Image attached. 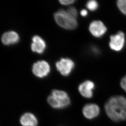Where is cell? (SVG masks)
<instances>
[{
    "label": "cell",
    "instance_id": "2",
    "mask_svg": "<svg viewBox=\"0 0 126 126\" xmlns=\"http://www.w3.org/2000/svg\"><path fill=\"white\" fill-rule=\"evenodd\" d=\"M49 104L54 108L61 109L68 106L70 104V99L65 92L54 90L51 95L48 98Z\"/></svg>",
    "mask_w": 126,
    "mask_h": 126
},
{
    "label": "cell",
    "instance_id": "10",
    "mask_svg": "<svg viewBox=\"0 0 126 126\" xmlns=\"http://www.w3.org/2000/svg\"><path fill=\"white\" fill-rule=\"evenodd\" d=\"M31 49L32 51L38 54L43 52L46 48V44L44 40L38 36H35L32 38Z\"/></svg>",
    "mask_w": 126,
    "mask_h": 126
},
{
    "label": "cell",
    "instance_id": "3",
    "mask_svg": "<svg viewBox=\"0 0 126 126\" xmlns=\"http://www.w3.org/2000/svg\"><path fill=\"white\" fill-rule=\"evenodd\" d=\"M54 17L57 24L67 30H74L77 27L76 18L67 13V11L60 10L54 14Z\"/></svg>",
    "mask_w": 126,
    "mask_h": 126
},
{
    "label": "cell",
    "instance_id": "14",
    "mask_svg": "<svg viewBox=\"0 0 126 126\" xmlns=\"http://www.w3.org/2000/svg\"><path fill=\"white\" fill-rule=\"evenodd\" d=\"M87 8L90 11H94L97 10L98 7V2L94 0H91L88 1L86 4Z\"/></svg>",
    "mask_w": 126,
    "mask_h": 126
},
{
    "label": "cell",
    "instance_id": "16",
    "mask_svg": "<svg viewBox=\"0 0 126 126\" xmlns=\"http://www.w3.org/2000/svg\"><path fill=\"white\" fill-rule=\"evenodd\" d=\"M120 86L126 92V75L121 80Z\"/></svg>",
    "mask_w": 126,
    "mask_h": 126
},
{
    "label": "cell",
    "instance_id": "1",
    "mask_svg": "<svg viewBox=\"0 0 126 126\" xmlns=\"http://www.w3.org/2000/svg\"><path fill=\"white\" fill-rule=\"evenodd\" d=\"M105 110L108 116L115 122L126 120V98L116 95L109 99L105 104Z\"/></svg>",
    "mask_w": 126,
    "mask_h": 126
},
{
    "label": "cell",
    "instance_id": "8",
    "mask_svg": "<svg viewBox=\"0 0 126 126\" xmlns=\"http://www.w3.org/2000/svg\"><path fill=\"white\" fill-rule=\"evenodd\" d=\"M95 88V84L92 81L87 80L80 84L79 87L80 94L86 98H91L93 95V90Z\"/></svg>",
    "mask_w": 126,
    "mask_h": 126
},
{
    "label": "cell",
    "instance_id": "9",
    "mask_svg": "<svg viewBox=\"0 0 126 126\" xmlns=\"http://www.w3.org/2000/svg\"><path fill=\"white\" fill-rule=\"evenodd\" d=\"M100 108L95 104H89L84 107L82 112L86 118L92 119L96 117L100 113Z\"/></svg>",
    "mask_w": 126,
    "mask_h": 126
},
{
    "label": "cell",
    "instance_id": "4",
    "mask_svg": "<svg viewBox=\"0 0 126 126\" xmlns=\"http://www.w3.org/2000/svg\"><path fill=\"white\" fill-rule=\"evenodd\" d=\"M125 43V35L122 31H119L116 34L110 36L109 46L114 51H121L124 48Z\"/></svg>",
    "mask_w": 126,
    "mask_h": 126
},
{
    "label": "cell",
    "instance_id": "13",
    "mask_svg": "<svg viewBox=\"0 0 126 126\" xmlns=\"http://www.w3.org/2000/svg\"><path fill=\"white\" fill-rule=\"evenodd\" d=\"M116 4L120 11L126 15V0H119L117 1Z\"/></svg>",
    "mask_w": 126,
    "mask_h": 126
},
{
    "label": "cell",
    "instance_id": "11",
    "mask_svg": "<svg viewBox=\"0 0 126 126\" xmlns=\"http://www.w3.org/2000/svg\"><path fill=\"white\" fill-rule=\"evenodd\" d=\"M19 41V35L14 31H9L5 32L1 37V41L5 45H10L15 44Z\"/></svg>",
    "mask_w": 126,
    "mask_h": 126
},
{
    "label": "cell",
    "instance_id": "17",
    "mask_svg": "<svg viewBox=\"0 0 126 126\" xmlns=\"http://www.w3.org/2000/svg\"><path fill=\"white\" fill-rule=\"evenodd\" d=\"M75 2L74 0H59V2L63 5H67L73 3Z\"/></svg>",
    "mask_w": 126,
    "mask_h": 126
},
{
    "label": "cell",
    "instance_id": "12",
    "mask_svg": "<svg viewBox=\"0 0 126 126\" xmlns=\"http://www.w3.org/2000/svg\"><path fill=\"white\" fill-rule=\"evenodd\" d=\"M20 122L23 126H37L38 125L36 118L31 113H26L22 115Z\"/></svg>",
    "mask_w": 126,
    "mask_h": 126
},
{
    "label": "cell",
    "instance_id": "6",
    "mask_svg": "<svg viewBox=\"0 0 126 126\" xmlns=\"http://www.w3.org/2000/svg\"><path fill=\"white\" fill-rule=\"evenodd\" d=\"M32 71L36 76L39 78L44 77L49 72L50 66L47 62L45 61H39L34 63Z\"/></svg>",
    "mask_w": 126,
    "mask_h": 126
},
{
    "label": "cell",
    "instance_id": "7",
    "mask_svg": "<svg viewBox=\"0 0 126 126\" xmlns=\"http://www.w3.org/2000/svg\"><path fill=\"white\" fill-rule=\"evenodd\" d=\"M89 32L94 37L101 38L106 33L107 28L100 20H94L89 26Z\"/></svg>",
    "mask_w": 126,
    "mask_h": 126
},
{
    "label": "cell",
    "instance_id": "5",
    "mask_svg": "<svg viewBox=\"0 0 126 126\" xmlns=\"http://www.w3.org/2000/svg\"><path fill=\"white\" fill-rule=\"evenodd\" d=\"M74 63L69 58H61L56 63L57 70L64 76L69 75L74 67Z\"/></svg>",
    "mask_w": 126,
    "mask_h": 126
},
{
    "label": "cell",
    "instance_id": "18",
    "mask_svg": "<svg viewBox=\"0 0 126 126\" xmlns=\"http://www.w3.org/2000/svg\"><path fill=\"white\" fill-rule=\"evenodd\" d=\"M87 14H88V12L87 10L85 9L81 10V11H80V14L82 16H87Z\"/></svg>",
    "mask_w": 126,
    "mask_h": 126
},
{
    "label": "cell",
    "instance_id": "15",
    "mask_svg": "<svg viewBox=\"0 0 126 126\" xmlns=\"http://www.w3.org/2000/svg\"><path fill=\"white\" fill-rule=\"evenodd\" d=\"M67 12L70 15L76 18L77 17L78 12L76 9L73 7H71L67 10Z\"/></svg>",
    "mask_w": 126,
    "mask_h": 126
}]
</instances>
